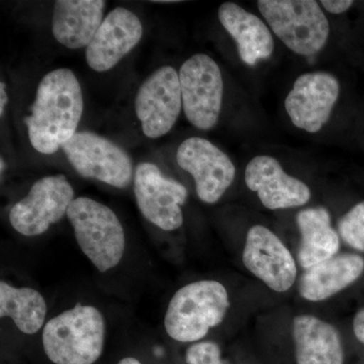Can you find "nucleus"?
<instances>
[{"label":"nucleus","instance_id":"nucleus-23","mask_svg":"<svg viewBox=\"0 0 364 364\" xmlns=\"http://www.w3.org/2000/svg\"><path fill=\"white\" fill-rule=\"evenodd\" d=\"M188 364H223L221 349L215 342H196L186 351Z\"/></svg>","mask_w":364,"mask_h":364},{"label":"nucleus","instance_id":"nucleus-14","mask_svg":"<svg viewBox=\"0 0 364 364\" xmlns=\"http://www.w3.org/2000/svg\"><path fill=\"white\" fill-rule=\"evenodd\" d=\"M143 25L133 11L116 7L105 16L90 44L86 48V62L92 70H111L139 44Z\"/></svg>","mask_w":364,"mask_h":364},{"label":"nucleus","instance_id":"nucleus-26","mask_svg":"<svg viewBox=\"0 0 364 364\" xmlns=\"http://www.w3.org/2000/svg\"><path fill=\"white\" fill-rule=\"evenodd\" d=\"M7 102H9V97H7L6 85L1 82L0 83V116L1 117H4Z\"/></svg>","mask_w":364,"mask_h":364},{"label":"nucleus","instance_id":"nucleus-7","mask_svg":"<svg viewBox=\"0 0 364 364\" xmlns=\"http://www.w3.org/2000/svg\"><path fill=\"white\" fill-rule=\"evenodd\" d=\"M62 150L73 168L86 178L126 188L133 181V163L117 144L90 132H78Z\"/></svg>","mask_w":364,"mask_h":364},{"label":"nucleus","instance_id":"nucleus-24","mask_svg":"<svg viewBox=\"0 0 364 364\" xmlns=\"http://www.w3.org/2000/svg\"><path fill=\"white\" fill-rule=\"evenodd\" d=\"M353 4L351 0H322L321 6L324 7L326 11L334 14H343L348 11Z\"/></svg>","mask_w":364,"mask_h":364},{"label":"nucleus","instance_id":"nucleus-16","mask_svg":"<svg viewBox=\"0 0 364 364\" xmlns=\"http://www.w3.org/2000/svg\"><path fill=\"white\" fill-rule=\"evenodd\" d=\"M104 0H57L52 16V33L69 49L87 48L104 21Z\"/></svg>","mask_w":364,"mask_h":364},{"label":"nucleus","instance_id":"nucleus-18","mask_svg":"<svg viewBox=\"0 0 364 364\" xmlns=\"http://www.w3.org/2000/svg\"><path fill=\"white\" fill-rule=\"evenodd\" d=\"M364 272V259L356 254H340L306 269L299 291L306 301L331 298L355 282Z\"/></svg>","mask_w":364,"mask_h":364},{"label":"nucleus","instance_id":"nucleus-27","mask_svg":"<svg viewBox=\"0 0 364 364\" xmlns=\"http://www.w3.org/2000/svg\"><path fill=\"white\" fill-rule=\"evenodd\" d=\"M117 364H142L135 358H124Z\"/></svg>","mask_w":364,"mask_h":364},{"label":"nucleus","instance_id":"nucleus-28","mask_svg":"<svg viewBox=\"0 0 364 364\" xmlns=\"http://www.w3.org/2000/svg\"><path fill=\"white\" fill-rule=\"evenodd\" d=\"M4 166H6V164H4V159L1 158V173L4 172Z\"/></svg>","mask_w":364,"mask_h":364},{"label":"nucleus","instance_id":"nucleus-19","mask_svg":"<svg viewBox=\"0 0 364 364\" xmlns=\"http://www.w3.org/2000/svg\"><path fill=\"white\" fill-rule=\"evenodd\" d=\"M296 364H343L338 331L329 323L311 315L294 318Z\"/></svg>","mask_w":364,"mask_h":364},{"label":"nucleus","instance_id":"nucleus-15","mask_svg":"<svg viewBox=\"0 0 364 364\" xmlns=\"http://www.w3.org/2000/svg\"><path fill=\"white\" fill-rule=\"evenodd\" d=\"M245 182L257 193L268 210L301 207L310 200L311 191L305 182L289 176L274 157H254L245 169Z\"/></svg>","mask_w":364,"mask_h":364},{"label":"nucleus","instance_id":"nucleus-2","mask_svg":"<svg viewBox=\"0 0 364 364\" xmlns=\"http://www.w3.org/2000/svg\"><path fill=\"white\" fill-rule=\"evenodd\" d=\"M105 331L102 313L78 304L46 323L43 347L54 364H93L104 351Z\"/></svg>","mask_w":364,"mask_h":364},{"label":"nucleus","instance_id":"nucleus-5","mask_svg":"<svg viewBox=\"0 0 364 364\" xmlns=\"http://www.w3.org/2000/svg\"><path fill=\"white\" fill-rule=\"evenodd\" d=\"M272 32L296 54L313 56L325 47L330 23L315 0H258Z\"/></svg>","mask_w":364,"mask_h":364},{"label":"nucleus","instance_id":"nucleus-12","mask_svg":"<svg viewBox=\"0 0 364 364\" xmlns=\"http://www.w3.org/2000/svg\"><path fill=\"white\" fill-rule=\"evenodd\" d=\"M338 79L325 71L299 76L286 98V111L296 128L318 133L331 117L338 100Z\"/></svg>","mask_w":364,"mask_h":364},{"label":"nucleus","instance_id":"nucleus-25","mask_svg":"<svg viewBox=\"0 0 364 364\" xmlns=\"http://www.w3.org/2000/svg\"><path fill=\"white\" fill-rule=\"evenodd\" d=\"M353 331L356 338L364 344V308L361 309L353 320Z\"/></svg>","mask_w":364,"mask_h":364},{"label":"nucleus","instance_id":"nucleus-6","mask_svg":"<svg viewBox=\"0 0 364 364\" xmlns=\"http://www.w3.org/2000/svg\"><path fill=\"white\" fill-rule=\"evenodd\" d=\"M182 107L189 123L200 130L214 128L221 114L224 82L221 69L207 54H196L179 70Z\"/></svg>","mask_w":364,"mask_h":364},{"label":"nucleus","instance_id":"nucleus-11","mask_svg":"<svg viewBox=\"0 0 364 364\" xmlns=\"http://www.w3.org/2000/svg\"><path fill=\"white\" fill-rule=\"evenodd\" d=\"M176 160L193 176L202 202L215 203L233 183L236 168L226 153L207 139L191 136L179 145Z\"/></svg>","mask_w":364,"mask_h":364},{"label":"nucleus","instance_id":"nucleus-20","mask_svg":"<svg viewBox=\"0 0 364 364\" xmlns=\"http://www.w3.org/2000/svg\"><path fill=\"white\" fill-rule=\"evenodd\" d=\"M296 222L301 241L298 259L305 269L336 256L340 247L338 235L331 226L327 208L318 207L301 210Z\"/></svg>","mask_w":364,"mask_h":364},{"label":"nucleus","instance_id":"nucleus-8","mask_svg":"<svg viewBox=\"0 0 364 364\" xmlns=\"http://www.w3.org/2000/svg\"><path fill=\"white\" fill-rule=\"evenodd\" d=\"M73 200V188L65 176H45L11 208L9 222L23 236H40L63 219Z\"/></svg>","mask_w":364,"mask_h":364},{"label":"nucleus","instance_id":"nucleus-4","mask_svg":"<svg viewBox=\"0 0 364 364\" xmlns=\"http://www.w3.org/2000/svg\"><path fill=\"white\" fill-rule=\"evenodd\" d=\"M74 236L100 272L117 267L126 250L123 225L111 208L86 196L74 198L67 210Z\"/></svg>","mask_w":364,"mask_h":364},{"label":"nucleus","instance_id":"nucleus-10","mask_svg":"<svg viewBox=\"0 0 364 364\" xmlns=\"http://www.w3.org/2000/svg\"><path fill=\"white\" fill-rule=\"evenodd\" d=\"M181 107V81L173 67L158 68L136 92V114L148 138H161L168 134L178 119Z\"/></svg>","mask_w":364,"mask_h":364},{"label":"nucleus","instance_id":"nucleus-21","mask_svg":"<svg viewBox=\"0 0 364 364\" xmlns=\"http://www.w3.org/2000/svg\"><path fill=\"white\" fill-rule=\"evenodd\" d=\"M44 296L32 287L0 282V317L11 318L21 332L33 335L44 327L47 317Z\"/></svg>","mask_w":364,"mask_h":364},{"label":"nucleus","instance_id":"nucleus-9","mask_svg":"<svg viewBox=\"0 0 364 364\" xmlns=\"http://www.w3.org/2000/svg\"><path fill=\"white\" fill-rule=\"evenodd\" d=\"M136 205L144 217L163 231H176L183 224L181 205L188 191L181 183L163 176L153 163L136 166L134 176Z\"/></svg>","mask_w":364,"mask_h":364},{"label":"nucleus","instance_id":"nucleus-1","mask_svg":"<svg viewBox=\"0 0 364 364\" xmlns=\"http://www.w3.org/2000/svg\"><path fill=\"white\" fill-rule=\"evenodd\" d=\"M83 107L82 90L70 69L46 74L38 86L32 112L25 119L33 149L50 155L63 147L75 135Z\"/></svg>","mask_w":364,"mask_h":364},{"label":"nucleus","instance_id":"nucleus-3","mask_svg":"<svg viewBox=\"0 0 364 364\" xmlns=\"http://www.w3.org/2000/svg\"><path fill=\"white\" fill-rule=\"evenodd\" d=\"M230 308L226 287L217 280H198L182 287L170 299L164 327L172 339L193 343L221 324Z\"/></svg>","mask_w":364,"mask_h":364},{"label":"nucleus","instance_id":"nucleus-13","mask_svg":"<svg viewBox=\"0 0 364 364\" xmlns=\"http://www.w3.org/2000/svg\"><path fill=\"white\" fill-rule=\"evenodd\" d=\"M243 263L249 272L277 293L289 291L296 282L294 256L277 235L261 225L248 231Z\"/></svg>","mask_w":364,"mask_h":364},{"label":"nucleus","instance_id":"nucleus-17","mask_svg":"<svg viewBox=\"0 0 364 364\" xmlns=\"http://www.w3.org/2000/svg\"><path fill=\"white\" fill-rule=\"evenodd\" d=\"M220 23L231 35L242 61L249 66L272 56L274 41L264 21L235 2H225L220 6Z\"/></svg>","mask_w":364,"mask_h":364},{"label":"nucleus","instance_id":"nucleus-22","mask_svg":"<svg viewBox=\"0 0 364 364\" xmlns=\"http://www.w3.org/2000/svg\"><path fill=\"white\" fill-rule=\"evenodd\" d=\"M339 233L350 247L364 252V202L354 205L339 221Z\"/></svg>","mask_w":364,"mask_h":364}]
</instances>
